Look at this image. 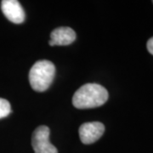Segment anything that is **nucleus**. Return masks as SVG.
Segmentation results:
<instances>
[{"label":"nucleus","mask_w":153,"mask_h":153,"mask_svg":"<svg viewBox=\"0 0 153 153\" xmlns=\"http://www.w3.org/2000/svg\"><path fill=\"white\" fill-rule=\"evenodd\" d=\"M108 100L106 88L97 83H86L76 90L72 104L77 109L95 108L104 105Z\"/></svg>","instance_id":"f257e3e1"},{"label":"nucleus","mask_w":153,"mask_h":153,"mask_svg":"<svg viewBox=\"0 0 153 153\" xmlns=\"http://www.w3.org/2000/svg\"><path fill=\"white\" fill-rule=\"evenodd\" d=\"M55 75V65L47 60L37 61L29 72V82L37 92H44L51 85Z\"/></svg>","instance_id":"f03ea898"},{"label":"nucleus","mask_w":153,"mask_h":153,"mask_svg":"<svg viewBox=\"0 0 153 153\" xmlns=\"http://www.w3.org/2000/svg\"><path fill=\"white\" fill-rule=\"evenodd\" d=\"M50 130L45 125L38 127L33 132L32 145L35 153H58V150L49 141Z\"/></svg>","instance_id":"7ed1b4c3"},{"label":"nucleus","mask_w":153,"mask_h":153,"mask_svg":"<svg viewBox=\"0 0 153 153\" xmlns=\"http://www.w3.org/2000/svg\"><path fill=\"white\" fill-rule=\"evenodd\" d=\"M105 132V126L100 122L85 123L79 128V137L83 144L89 145L96 142Z\"/></svg>","instance_id":"20e7f679"},{"label":"nucleus","mask_w":153,"mask_h":153,"mask_svg":"<svg viewBox=\"0 0 153 153\" xmlns=\"http://www.w3.org/2000/svg\"><path fill=\"white\" fill-rule=\"evenodd\" d=\"M1 10L6 18L15 24H21L25 21L24 10L17 0H3L1 2Z\"/></svg>","instance_id":"39448f33"},{"label":"nucleus","mask_w":153,"mask_h":153,"mask_svg":"<svg viewBox=\"0 0 153 153\" xmlns=\"http://www.w3.org/2000/svg\"><path fill=\"white\" fill-rule=\"evenodd\" d=\"M76 33L73 29L67 27H61L55 29L50 34V46H66L72 44L76 39Z\"/></svg>","instance_id":"423d86ee"},{"label":"nucleus","mask_w":153,"mask_h":153,"mask_svg":"<svg viewBox=\"0 0 153 153\" xmlns=\"http://www.w3.org/2000/svg\"><path fill=\"white\" fill-rule=\"evenodd\" d=\"M11 112L10 104L5 99L0 98V119L6 117Z\"/></svg>","instance_id":"0eeeda50"},{"label":"nucleus","mask_w":153,"mask_h":153,"mask_svg":"<svg viewBox=\"0 0 153 153\" xmlns=\"http://www.w3.org/2000/svg\"><path fill=\"white\" fill-rule=\"evenodd\" d=\"M146 47H147V49H148V51H149V53L153 55V37L148 40L147 44H146Z\"/></svg>","instance_id":"6e6552de"},{"label":"nucleus","mask_w":153,"mask_h":153,"mask_svg":"<svg viewBox=\"0 0 153 153\" xmlns=\"http://www.w3.org/2000/svg\"><path fill=\"white\" fill-rule=\"evenodd\" d=\"M152 3H153V1H152Z\"/></svg>","instance_id":"1a4fd4ad"}]
</instances>
